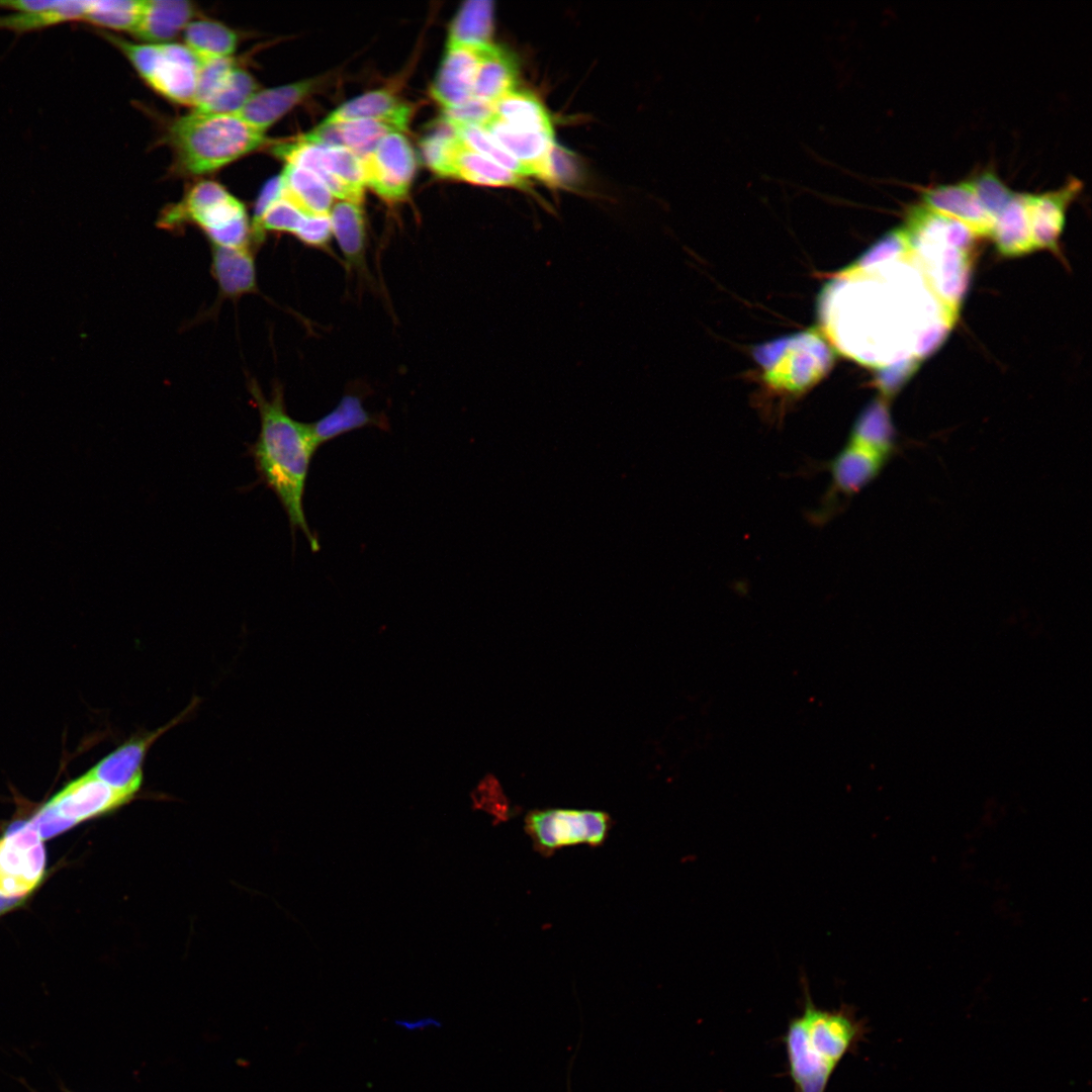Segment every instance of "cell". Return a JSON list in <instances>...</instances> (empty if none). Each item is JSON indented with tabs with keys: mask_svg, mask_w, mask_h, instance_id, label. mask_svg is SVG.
<instances>
[{
	"mask_svg": "<svg viewBox=\"0 0 1092 1092\" xmlns=\"http://www.w3.org/2000/svg\"><path fill=\"white\" fill-rule=\"evenodd\" d=\"M185 46L199 58L231 57L238 43L236 32L226 25L213 20H195L184 29Z\"/></svg>",
	"mask_w": 1092,
	"mask_h": 1092,
	"instance_id": "30",
	"label": "cell"
},
{
	"mask_svg": "<svg viewBox=\"0 0 1092 1092\" xmlns=\"http://www.w3.org/2000/svg\"><path fill=\"white\" fill-rule=\"evenodd\" d=\"M249 390L260 417L257 440L248 446L259 479L270 488L285 511L292 535L299 530L312 551L320 548L303 510L309 464L317 446L309 424L292 419L285 407L282 388L274 386L266 397L256 381Z\"/></svg>",
	"mask_w": 1092,
	"mask_h": 1092,
	"instance_id": "1",
	"label": "cell"
},
{
	"mask_svg": "<svg viewBox=\"0 0 1092 1092\" xmlns=\"http://www.w3.org/2000/svg\"><path fill=\"white\" fill-rule=\"evenodd\" d=\"M337 124L343 147L360 160L370 155L385 135L400 132L393 125L376 119H354Z\"/></svg>",
	"mask_w": 1092,
	"mask_h": 1092,
	"instance_id": "33",
	"label": "cell"
},
{
	"mask_svg": "<svg viewBox=\"0 0 1092 1092\" xmlns=\"http://www.w3.org/2000/svg\"><path fill=\"white\" fill-rule=\"evenodd\" d=\"M473 184L526 188V177L514 173L469 148L464 142L457 150L452 177Z\"/></svg>",
	"mask_w": 1092,
	"mask_h": 1092,
	"instance_id": "26",
	"label": "cell"
},
{
	"mask_svg": "<svg viewBox=\"0 0 1092 1092\" xmlns=\"http://www.w3.org/2000/svg\"><path fill=\"white\" fill-rule=\"evenodd\" d=\"M62 1L49 0H4L0 1V8L14 9L17 12H32L58 7Z\"/></svg>",
	"mask_w": 1092,
	"mask_h": 1092,
	"instance_id": "43",
	"label": "cell"
},
{
	"mask_svg": "<svg viewBox=\"0 0 1092 1092\" xmlns=\"http://www.w3.org/2000/svg\"><path fill=\"white\" fill-rule=\"evenodd\" d=\"M194 14L191 2L184 0H144L133 33L150 43H163L185 29Z\"/></svg>",
	"mask_w": 1092,
	"mask_h": 1092,
	"instance_id": "21",
	"label": "cell"
},
{
	"mask_svg": "<svg viewBox=\"0 0 1092 1092\" xmlns=\"http://www.w3.org/2000/svg\"><path fill=\"white\" fill-rule=\"evenodd\" d=\"M367 426L386 428V421L367 412L357 395L343 396L338 405L318 421L309 424L317 447L343 434Z\"/></svg>",
	"mask_w": 1092,
	"mask_h": 1092,
	"instance_id": "25",
	"label": "cell"
},
{
	"mask_svg": "<svg viewBox=\"0 0 1092 1092\" xmlns=\"http://www.w3.org/2000/svg\"><path fill=\"white\" fill-rule=\"evenodd\" d=\"M493 107L494 114L515 128L553 133L547 109L530 91L515 89L497 100Z\"/></svg>",
	"mask_w": 1092,
	"mask_h": 1092,
	"instance_id": "28",
	"label": "cell"
},
{
	"mask_svg": "<svg viewBox=\"0 0 1092 1092\" xmlns=\"http://www.w3.org/2000/svg\"><path fill=\"white\" fill-rule=\"evenodd\" d=\"M1081 189V181L1071 178L1058 189L1040 194L1028 193L1030 224L1036 250L1058 248L1068 207Z\"/></svg>",
	"mask_w": 1092,
	"mask_h": 1092,
	"instance_id": "15",
	"label": "cell"
},
{
	"mask_svg": "<svg viewBox=\"0 0 1092 1092\" xmlns=\"http://www.w3.org/2000/svg\"><path fill=\"white\" fill-rule=\"evenodd\" d=\"M294 236L309 247L326 248L333 237L330 215H305Z\"/></svg>",
	"mask_w": 1092,
	"mask_h": 1092,
	"instance_id": "40",
	"label": "cell"
},
{
	"mask_svg": "<svg viewBox=\"0 0 1092 1092\" xmlns=\"http://www.w3.org/2000/svg\"><path fill=\"white\" fill-rule=\"evenodd\" d=\"M969 181L979 201L994 219L1015 194L993 170H984Z\"/></svg>",
	"mask_w": 1092,
	"mask_h": 1092,
	"instance_id": "37",
	"label": "cell"
},
{
	"mask_svg": "<svg viewBox=\"0 0 1092 1092\" xmlns=\"http://www.w3.org/2000/svg\"><path fill=\"white\" fill-rule=\"evenodd\" d=\"M990 237L1006 257H1018L1036 250L1030 224L1028 193H1015L995 217Z\"/></svg>",
	"mask_w": 1092,
	"mask_h": 1092,
	"instance_id": "19",
	"label": "cell"
},
{
	"mask_svg": "<svg viewBox=\"0 0 1092 1092\" xmlns=\"http://www.w3.org/2000/svg\"><path fill=\"white\" fill-rule=\"evenodd\" d=\"M282 197V184L280 176L270 179L260 192L256 201L252 219V228L258 223L265 211Z\"/></svg>",
	"mask_w": 1092,
	"mask_h": 1092,
	"instance_id": "42",
	"label": "cell"
},
{
	"mask_svg": "<svg viewBox=\"0 0 1092 1092\" xmlns=\"http://www.w3.org/2000/svg\"><path fill=\"white\" fill-rule=\"evenodd\" d=\"M90 6V1H62L55 8L32 11L16 12L7 16H0V28L26 32L55 25L64 21L84 19Z\"/></svg>",
	"mask_w": 1092,
	"mask_h": 1092,
	"instance_id": "32",
	"label": "cell"
},
{
	"mask_svg": "<svg viewBox=\"0 0 1092 1092\" xmlns=\"http://www.w3.org/2000/svg\"><path fill=\"white\" fill-rule=\"evenodd\" d=\"M492 1H466L450 24L447 46L485 47L492 43Z\"/></svg>",
	"mask_w": 1092,
	"mask_h": 1092,
	"instance_id": "27",
	"label": "cell"
},
{
	"mask_svg": "<svg viewBox=\"0 0 1092 1092\" xmlns=\"http://www.w3.org/2000/svg\"><path fill=\"white\" fill-rule=\"evenodd\" d=\"M29 822L34 827L41 840L52 838L75 826L72 821L61 816L47 803L38 809Z\"/></svg>",
	"mask_w": 1092,
	"mask_h": 1092,
	"instance_id": "41",
	"label": "cell"
},
{
	"mask_svg": "<svg viewBox=\"0 0 1092 1092\" xmlns=\"http://www.w3.org/2000/svg\"><path fill=\"white\" fill-rule=\"evenodd\" d=\"M455 126L457 127L462 141L469 148L514 173H517L524 177L529 176L528 170L515 158H513L507 151H505L481 126Z\"/></svg>",
	"mask_w": 1092,
	"mask_h": 1092,
	"instance_id": "35",
	"label": "cell"
},
{
	"mask_svg": "<svg viewBox=\"0 0 1092 1092\" xmlns=\"http://www.w3.org/2000/svg\"><path fill=\"white\" fill-rule=\"evenodd\" d=\"M481 127L528 170L529 176L546 180L549 155L555 145L554 133L515 128L495 114Z\"/></svg>",
	"mask_w": 1092,
	"mask_h": 1092,
	"instance_id": "16",
	"label": "cell"
},
{
	"mask_svg": "<svg viewBox=\"0 0 1092 1092\" xmlns=\"http://www.w3.org/2000/svg\"><path fill=\"white\" fill-rule=\"evenodd\" d=\"M134 796L118 791L88 771L67 784L47 804L75 825L124 806Z\"/></svg>",
	"mask_w": 1092,
	"mask_h": 1092,
	"instance_id": "11",
	"label": "cell"
},
{
	"mask_svg": "<svg viewBox=\"0 0 1092 1092\" xmlns=\"http://www.w3.org/2000/svg\"><path fill=\"white\" fill-rule=\"evenodd\" d=\"M394 1023L407 1031L421 1030L429 1026L439 1028L442 1026V1023L434 1017H423L417 1020L396 1019Z\"/></svg>",
	"mask_w": 1092,
	"mask_h": 1092,
	"instance_id": "44",
	"label": "cell"
},
{
	"mask_svg": "<svg viewBox=\"0 0 1092 1092\" xmlns=\"http://www.w3.org/2000/svg\"><path fill=\"white\" fill-rule=\"evenodd\" d=\"M899 449L898 436L884 399L871 402L857 417L840 450L821 469L830 481L810 521L823 525L871 484Z\"/></svg>",
	"mask_w": 1092,
	"mask_h": 1092,
	"instance_id": "2",
	"label": "cell"
},
{
	"mask_svg": "<svg viewBox=\"0 0 1092 1092\" xmlns=\"http://www.w3.org/2000/svg\"><path fill=\"white\" fill-rule=\"evenodd\" d=\"M258 90V84L254 77L238 65L214 94L194 110L217 114H236Z\"/></svg>",
	"mask_w": 1092,
	"mask_h": 1092,
	"instance_id": "31",
	"label": "cell"
},
{
	"mask_svg": "<svg viewBox=\"0 0 1092 1092\" xmlns=\"http://www.w3.org/2000/svg\"><path fill=\"white\" fill-rule=\"evenodd\" d=\"M304 217L305 214L294 204L281 197L265 211L258 223L252 228L253 244L258 246L268 232H284L294 235Z\"/></svg>",
	"mask_w": 1092,
	"mask_h": 1092,
	"instance_id": "36",
	"label": "cell"
},
{
	"mask_svg": "<svg viewBox=\"0 0 1092 1092\" xmlns=\"http://www.w3.org/2000/svg\"><path fill=\"white\" fill-rule=\"evenodd\" d=\"M163 228H178L184 223L197 224L211 246L252 248L253 235L244 204L214 181L194 185L182 201L165 210Z\"/></svg>",
	"mask_w": 1092,
	"mask_h": 1092,
	"instance_id": "4",
	"label": "cell"
},
{
	"mask_svg": "<svg viewBox=\"0 0 1092 1092\" xmlns=\"http://www.w3.org/2000/svg\"><path fill=\"white\" fill-rule=\"evenodd\" d=\"M412 107L386 89L366 92L348 100L327 116V122H343L354 119H376L393 125L397 130L406 129Z\"/></svg>",
	"mask_w": 1092,
	"mask_h": 1092,
	"instance_id": "18",
	"label": "cell"
},
{
	"mask_svg": "<svg viewBox=\"0 0 1092 1092\" xmlns=\"http://www.w3.org/2000/svg\"><path fill=\"white\" fill-rule=\"evenodd\" d=\"M24 898H12L0 895V914L20 905Z\"/></svg>",
	"mask_w": 1092,
	"mask_h": 1092,
	"instance_id": "45",
	"label": "cell"
},
{
	"mask_svg": "<svg viewBox=\"0 0 1092 1092\" xmlns=\"http://www.w3.org/2000/svg\"><path fill=\"white\" fill-rule=\"evenodd\" d=\"M462 144L457 127L442 116L420 141L422 159L437 175L451 178L453 160Z\"/></svg>",
	"mask_w": 1092,
	"mask_h": 1092,
	"instance_id": "29",
	"label": "cell"
},
{
	"mask_svg": "<svg viewBox=\"0 0 1092 1092\" xmlns=\"http://www.w3.org/2000/svg\"><path fill=\"white\" fill-rule=\"evenodd\" d=\"M485 47L447 46L431 86L433 98L444 109L461 105L473 97L474 80Z\"/></svg>",
	"mask_w": 1092,
	"mask_h": 1092,
	"instance_id": "13",
	"label": "cell"
},
{
	"mask_svg": "<svg viewBox=\"0 0 1092 1092\" xmlns=\"http://www.w3.org/2000/svg\"><path fill=\"white\" fill-rule=\"evenodd\" d=\"M612 824L609 814L598 810L548 808L530 811L525 817V831L534 849L545 856L567 846H600Z\"/></svg>",
	"mask_w": 1092,
	"mask_h": 1092,
	"instance_id": "6",
	"label": "cell"
},
{
	"mask_svg": "<svg viewBox=\"0 0 1092 1092\" xmlns=\"http://www.w3.org/2000/svg\"><path fill=\"white\" fill-rule=\"evenodd\" d=\"M143 7L140 0L90 1L84 19L92 24L133 32Z\"/></svg>",
	"mask_w": 1092,
	"mask_h": 1092,
	"instance_id": "34",
	"label": "cell"
},
{
	"mask_svg": "<svg viewBox=\"0 0 1092 1092\" xmlns=\"http://www.w3.org/2000/svg\"><path fill=\"white\" fill-rule=\"evenodd\" d=\"M183 714L167 725L122 743L98 761L88 772L106 785L135 796L143 782V764L154 742L176 725Z\"/></svg>",
	"mask_w": 1092,
	"mask_h": 1092,
	"instance_id": "12",
	"label": "cell"
},
{
	"mask_svg": "<svg viewBox=\"0 0 1092 1092\" xmlns=\"http://www.w3.org/2000/svg\"><path fill=\"white\" fill-rule=\"evenodd\" d=\"M211 248V273L223 297L238 298L257 290L252 248Z\"/></svg>",
	"mask_w": 1092,
	"mask_h": 1092,
	"instance_id": "20",
	"label": "cell"
},
{
	"mask_svg": "<svg viewBox=\"0 0 1092 1092\" xmlns=\"http://www.w3.org/2000/svg\"><path fill=\"white\" fill-rule=\"evenodd\" d=\"M237 66L232 57L200 58L194 109L204 104L214 94Z\"/></svg>",
	"mask_w": 1092,
	"mask_h": 1092,
	"instance_id": "38",
	"label": "cell"
},
{
	"mask_svg": "<svg viewBox=\"0 0 1092 1092\" xmlns=\"http://www.w3.org/2000/svg\"><path fill=\"white\" fill-rule=\"evenodd\" d=\"M923 205L965 224L976 237L991 235L994 218L985 210L968 180L921 191Z\"/></svg>",
	"mask_w": 1092,
	"mask_h": 1092,
	"instance_id": "14",
	"label": "cell"
},
{
	"mask_svg": "<svg viewBox=\"0 0 1092 1092\" xmlns=\"http://www.w3.org/2000/svg\"><path fill=\"white\" fill-rule=\"evenodd\" d=\"M365 185L387 202L406 198L416 171L411 144L400 132L385 135L375 150L361 160Z\"/></svg>",
	"mask_w": 1092,
	"mask_h": 1092,
	"instance_id": "10",
	"label": "cell"
},
{
	"mask_svg": "<svg viewBox=\"0 0 1092 1092\" xmlns=\"http://www.w3.org/2000/svg\"><path fill=\"white\" fill-rule=\"evenodd\" d=\"M282 197L305 215L329 214L334 196L326 184L312 172L286 164L280 175Z\"/></svg>",
	"mask_w": 1092,
	"mask_h": 1092,
	"instance_id": "23",
	"label": "cell"
},
{
	"mask_svg": "<svg viewBox=\"0 0 1092 1092\" xmlns=\"http://www.w3.org/2000/svg\"><path fill=\"white\" fill-rule=\"evenodd\" d=\"M102 35L122 52L154 90L175 103L193 106L200 58L187 46L133 43L107 32Z\"/></svg>",
	"mask_w": 1092,
	"mask_h": 1092,
	"instance_id": "5",
	"label": "cell"
},
{
	"mask_svg": "<svg viewBox=\"0 0 1092 1092\" xmlns=\"http://www.w3.org/2000/svg\"><path fill=\"white\" fill-rule=\"evenodd\" d=\"M817 340L809 335L794 339L764 372L767 389L771 396L783 400V407L787 400L799 397L824 374L827 363L809 364L827 358L819 356L824 354V348Z\"/></svg>",
	"mask_w": 1092,
	"mask_h": 1092,
	"instance_id": "9",
	"label": "cell"
},
{
	"mask_svg": "<svg viewBox=\"0 0 1092 1092\" xmlns=\"http://www.w3.org/2000/svg\"><path fill=\"white\" fill-rule=\"evenodd\" d=\"M46 870L42 840L29 821L10 826L0 838V895L26 898Z\"/></svg>",
	"mask_w": 1092,
	"mask_h": 1092,
	"instance_id": "8",
	"label": "cell"
},
{
	"mask_svg": "<svg viewBox=\"0 0 1092 1092\" xmlns=\"http://www.w3.org/2000/svg\"><path fill=\"white\" fill-rule=\"evenodd\" d=\"M168 140L180 168L192 175L213 172L268 144L264 132L238 114L196 110L171 123Z\"/></svg>",
	"mask_w": 1092,
	"mask_h": 1092,
	"instance_id": "3",
	"label": "cell"
},
{
	"mask_svg": "<svg viewBox=\"0 0 1092 1092\" xmlns=\"http://www.w3.org/2000/svg\"><path fill=\"white\" fill-rule=\"evenodd\" d=\"M518 65L505 49L493 43L485 47L473 85V97L494 104L516 89Z\"/></svg>",
	"mask_w": 1092,
	"mask_h": 1092,
	"instance_id": "22",
	"label": "cell"
},
{
	"mask_svg": "<svg viewBox=\"0 0 1092 1092\" xmlns=\"http://www.w3.org/2000/svg\"><path fill=\"white\" fill-rule=\"evenodd\" d=\"M494 114L493 104L475 97L443 110V117L454 125L482 126Z\"/></svg>",
	"mask_w": 1092,
	"mask_h": 1092,
	"instance_id": "39",
	"label": "cell"
},
{
	"mask_svg": "<svg viewBox=\"0 0 1092 1092\" xmlns=\"http://www.w3.org/2000/svg\"><path fill=\"white\" fill-rule=\"evenodd\" d=\"M273 153L286 164L306 169L316 175L334 197L362 203L364 172L361 160L343 147H323L297 139L273 146Z\"/></svg>",
	"mask_w": 1092,
	"mask_h": 1092,
	"instance_id": "7",
	"label": "cell"
},
{
	"mask_svg": "<svg viewBox=\"0 0 1092 1092\" xmlns=\"http://www.w3.org/2000/svg\"><path fill=\"white\" fill-rule=\"evenodd\" d=\"M332 232L349 267L364 265L366 229L360 203L340 200L330 210Z\"/></svg>",
	"mask_w": 1092,
	"mask_h": 1092,
	"instance_id": "24",
	"label": "cell"
},
{
	"mask_svg": "<svg viewBox=\"0 0 1092 1092\" xmlns=\"http://www.w3.org/2000/svg\"><path fill=\"white\" fill-rule=\"evenodd\" d=\"M318 83V79L312 78L258 90L236 114L265 133L279 118L311 94Z\"/></svg>",
	"mask_w": 1092,
	"mask_h": 1092,
	"instance_id": "17",
	"label": "cell"
}]
</instances>
